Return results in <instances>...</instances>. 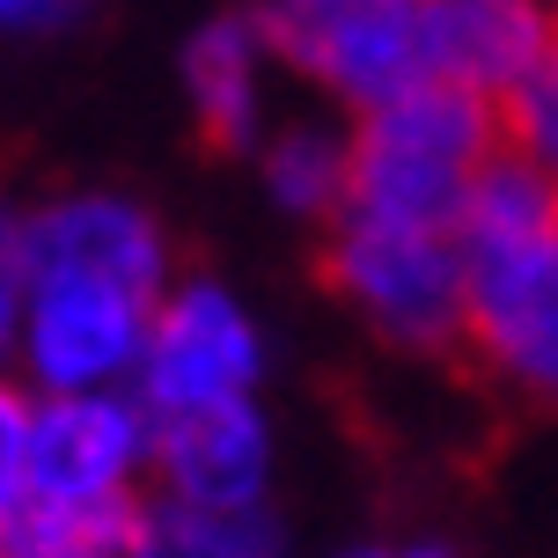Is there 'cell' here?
I'll list each match as a JSON object with an SVG mask.
<instances>
[{"instance_id":"9","label":"cell","mask_w":558,"mask_h":558,"mask_svg":"<svg viewBox=\"0 0 558 558\" xmlns=\"http://www.w3.org/2000/svg\"><path fill=\"white\" fill-rule=\"evenodd\" d=\"M418 29H426V74L500 111L551 45L558 0H418Z\"/></svg>"},{"instance_id":"21","label":"cell","mask_w":558,"mask_h":558,"mask_svg":"<svg viewBox=\"0 0 558 558\" xmlns=\"http://www.w3.org/2000/svg\"><path fill=\"white\" fill-rule=\"evenodd\" d=\"M0 558H29V551H0Z\"/></svg>"},{"instance_id":"16","label":"cell","mask_w":558,"mask_h":558,"mask_svg":"<svg viewBox=\"0 0 558 558\" xmlns=\"http://www.w3.org/2000/svg\"><path fill=\"white\" fill-rule=\"evenodd\" d=\"M23 448H29V390L0 375V522L23 507Z\"/></svg>"},{"instance_id":"10","label":"cell","mask_w":558,"mask_h":558,"mask_svg":"<svg viewBox=\"0 0 558 558\" xmlns=\"http://www.w3.org/2000/svg\"><path fill=\"white\" fill-rule=\"evenodd\" d=\"M272 37H265V15L257 8H228L214 23H198L184 37V59H177V82H184V104H192V125L206 147L221 155H251L265 140V111H272Z\"/></svg>"},{"instance_id":"3","label":"cell","mask_w":558,"mask_h":558,"mask_svg":"<svg viewBox=\"0 0 558 558\" xmlns=\"http://www.w3.org/2000/svg\"><path fill=\"white\" fill-rule=\"evenodd\" d=\"M324 272H331L338 302L353 308L375 338H390L404 353L463 345V243L448 228L338 214Z\"/></svg>"},{"instance_id":"12","label":"cell","mask_w":558,"mask_h":558,"mask_svg":"<svg viewBox=\"0 0 558 558\" xmlns=\"http://www.w3.org/2000/svg\"><path fill=\"white\" fill-rule=\"evenodd\" d=\"M265 198H272L287 221H324L331 228L345 214V169H353V133L331 118H287L265 125V140L251 147Z\"/></svg>"},{"instance_id":"2","label":"cell","mask_w":558,"mask_h":558,"mask_svg":"<svg viewBox=\"0 0 558 558\" xmlns=\"http://www.w3.org/2000/svg\"><path fill=\"white\" fill-rule=\"evenodd\" d=\"M29 265V257H23ZM147 279L96 272V265H29L23 331H15V375L29 397L59 390H125L140 361V338L155 316Z\"/></svg>"},{"instance_id":"15","label":"cell","mask_w":558,"mask_h":558,"mask_svg":"<svg viewBox=\"0 0 558 558\" xmlns=\"http://www.w3.org/2000/svg\"><path fill=\"white\" fill-rule=\"evenodd\" d=\"M23 294H29V265H23V214L0 206V375L15 361V331H23Z\"/></svg>"},{"instance_id":"5","label":"cell","mask_w":558,"mask_h":558,"mask_svg":"<svg viewBox=\"0 0 558 558\" xmlns=\"http://www.w3.org/2000/svg\"><path fill=\"white\" fill-rule=\"evenodd\" d=\"M257 383H265V331L251 302L221 279H169L155 294L133 383H125L147 404V418L235 404V397H257Z\"/></svg>"},{"instance_id":"4","label":"cell","mask_w":558,"mask_h":558,"mask_svg":"<svg viewBox=\"0 0 558 558\" xmlns=\"http://www.w3.org/2000/svg\"><path fill=\"white\" fill-rule=\"evenodd\" d=\"M155 418L133 390H59L29 397L23 507L52 514H118L147 493Z\"/></svg>"},{"instance_id":"17","label":"cell","mask_w":558,"mask_h":558,"mask_svg":"<svg viewBox=\"0 0 558 558\" xmlns=\"http://www.w3.org/2000/svg\"><path fill=\"white\" fill-rule=\"evenodd\" d=\"M88 0H0V37H45V29H66Z\"/></svg>"},{"instance_id":"6","label":"cell","mask_w":558,"mask_h":558,"mask_svg":"<svg viewBox=\"0 0 558 558\" xmlns=\"http://www.w3.org/2000/svg\"><path fill=\"white\" fill-rule=\"evenodd\" d=\"M257 15H265L279 66H294L353 118L397 88L426 82L418 0H294V8H257Z\"/></svg>"},{"instance_id":"11","label":"cell","mask_w":558,"mask_h":558,"mask_svg":"<svg viewBox=\"0 0 558 558\" xmlns=\"http://www.w3.org/2000/svg\"><path fill=\"white\" fill-rule=\"evenodd\" d=\"M287 536H279L272 507H192L169 500V493H140L133 514H125V536H118V558H279Z\"/></svg>"},{"instance_id":"13","label":"cell","mask_w":558,"mask_h":558,"mask_svg":"<svg viewBox=\"0 0 558 558\" xmlns=\"http://www.w3.org/2000/svg\"><path fill=\"white\" fill-rule=\"evenodd\" d=\"M544 228H558V184L500 140L477 162L463 206H456V243L485 251V243H522V235H544Z\"/></svg>"},{"instance_id":"18","label":"cell","mask_w":558,"mask_h":558,"mask_svg":"<svg viewBox=\"0 0 558 558\" xmlns=\"http://www.w3.org/2000/svg\"><path fill=\"white\" fill-rule=\"evenodd\" d=\"M390 558H456L448 544H412V551H390Z\"/></svg>"},{"instance_id":"1","label":"cell","mask_w":558,"mask_h":558,"mask_svg":"<svg viewBox=\"0 0 558 558\" xmlns=\"http://www.w3.org/2000/svg\"><path fill=\"white\" fill-rule=\"evenodd\" d=\"M353 169H345V214L404 228H448L471 192L477 162L500 147V111L456 82H412L383 96L353 125Z\"/></svg>"},{"instance_id":"8","label":"cell","mask_w":558,"mask_h":558,"mask_svg":"<svg viewBox=\"0 0 558 558\" xmlns=\"http://www.w3.org/2000/svg\"><path fill=\"white\" fill-rule=\"evenodd\" d=\"M272 418L257 397H235V404H206V412H177L155 418V456H147V485L169 493V500L192 507H272Z\"/></svg>"},{"instance_id":"14","label":"cell","mask_w":558,"mask_h":558,"mask_svg":"<svg viewBox=\"0 0 558 558\" xmlns=\"http://www.w3.org/2000/svg\"><path fill=\"white\" fill-rule=\"evenodd\" d=\"M500 140L558 184V29H551V45H544V59L530 66V82L500 104Z\"/></svg>"},{"instance_id":"19","label":"cell","mask_w":558,"mask_h":558,"mask_svg":"<svg viewBox=\"0 0 558 558\" xmlns=\"http://www.w3.org/2000/svg\"><path fill=\"white\" fill-rule=\"evenodd\" d=\"M338 558H390L383 544H353V551H338Z\"/></svg>"},{"instance_id":"7","label":"cell","mask_w":558,"mask_h":558,"mask_svg":"<svg viewBox=\"0 0 558 558\" xmlns=\"http://www.w3.org/2000/svg\"><path fill=\"white\" fill-rule=\"evenodd\" d=\"M463 345L514 397L558 412V228L463 251Z\"/></svg>"},{"instance_id":"20","label":"cell","mask_w":558,"mask_h":558,"mask_svg":"<svg viewBox=\"0 0 558 558\" xmlns=\"http://www.w3.org/2000/svg\"><path fill=\"white\" fill-rule=\"evenodd\" d=\"M265 8H294V0H265Z\"/></svg>"}]
</instances>
